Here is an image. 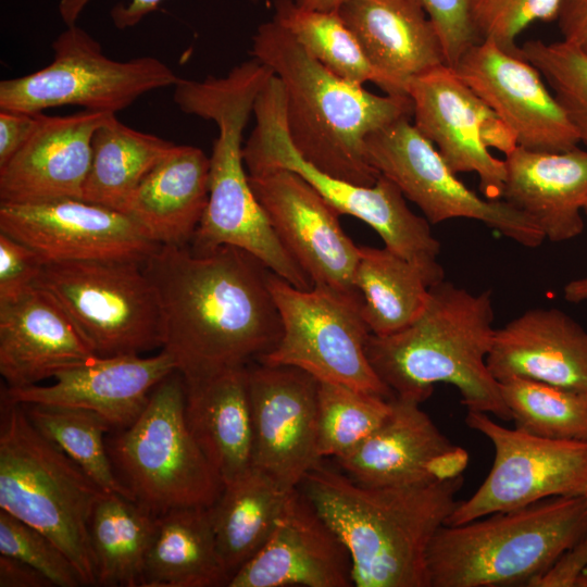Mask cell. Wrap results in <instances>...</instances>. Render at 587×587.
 <instances>
[{"label":"cell","instance_id":"cell-30","mask_svg":"<svg viewBox=\"0 0 587 587\" xmlns=\"http://www.w3.org/2000/svg\"><path fill=\"white\" fill-rule=\"evenodd\" d=\"M229 579L209 508H179L158 516L142 587H222Z\"/></svg>","mask_w":587,"mask_h":587},{"label":"cell","instance_id":"cell-37","mask_svg":"<svg viewBox=\"0 0 587 587\" xmlns=\"http://www.w3.org/2000/svg\"><path fill=\"white\" fill-rule=\"evenodd\" d=\"M499 384L515 428L549 439L587 441V392L521 377Z\"/></svg>","mask_w":587,"mask_h":587},{"label":"cell","instance_id":"cell-20","mask_svg":"<svg viewBox=\"0 0 587 587\" xmlns=\"http://www.w3.org/2000/svg\"><path fill=\"white\" fill-rule=\"evenodd\" d=\"M391 405L379 427L337 459L347 475L366 486L428 484L461 476L469 464L467 451L438 429L421 403L395 396Z\"/></svg>","mask_w":587,"mask_h":587},{"label":"cell","instance_id":"cell-21","mask_svg":"<svg viewBox=\"0 0 587 587\" xmlns=\"http://www.w3.org/2000/svg\"><path fill=\"white\" fill-rule=\"evenodd\" d=\"M350 587L352 562L335 530L298 487L263 548L227 587Z\"/></svg>","mask_w":587,"mask_h":587},{"label":"cell","instance_id":"cell-22","mask_svg":"<svg viewBox=\"0 0 587 587\" xmlns=\"http://www.w3.org/2000/svg\"><path fill=\"white\" fill-rule=\"evenodd\" d=\"M174 371V360L164 350L151 357L95 355L57 372L53 384L5 387L1 395L17 403L88 409L113 429H123L140 416L154 387Z\"/></svg>","mask_w":587,"mask_h":587},{"label":"cell","instance_id":"cell-36","mask_svg":"<svg viewBox=\"0 0 587 587\" xmlns=\"http://www.w3.org/2000/svg\"><path fill=\"white\" fill-rule=\"evenodd\" d=\"M36 430L59 447L107 492L133 500L117 479L107 448L113 430L100 414L83 408L22 403Z\"/></svg>","mask_w":587,"mask_h":587},{"label":"cell","instance_id":"cell-33","mask_svg":"<svg viewBox=\"0 0 587 587\" xmlns=\"http://www.w3.org/2000/svg\"><path fill=\"white\" fill-rule=\"evenodd\" d=\"M175 146L153 134L134 129L116 115L93 134L92 157L82 199L122 211L143 177Z\"/></svg>","mask_w":587,"mask_h":587},{"label":"cell","instance_id":"cell-44","mask_svg":"<svg viewBox=\"0 0 587 587\" xmlns=\"http://www.w3.org/2000/svg\"><path fill=\"white\" fill-rule=\"evenodd\" d=\"M91 0H60L58 10L65 24H77V20ZM163 0H130L127 4L117 3L111 10V18L118 29L136 26L148 14L154 12ZM253 3L259 0H250Z\"/></svg>","mask_w":587,"mask_h":587},{"label":"cell","instance_id":"cell-2","mask_svg":"<svg viewBox=\"0 0 587 587\" xmlns=\"http://www.w3.org/2000/svg\"><path fill=\"white\" fill-rule=\"evenodd\" d=\"M463 476L366 486L322 462L299 488L344 542L355 587H429L427 552L459 500Z\"/></svg>","mask_w":587,"mask_h":587},{"label":"cell","instance_id":"cell-15","mask_svg":"<svg viewBox=\"0 0 587 587\" xmlns=\"http://www.w3.org/2000/svg\"><path fill=\"white\" fill-rule=\"evenodd\" d=\"M408 95L414 126L449 167L455 174L475 173L484 197L501 199L505 163L490 149L505 155L517 142L500 117L446 64L413 78Z\"/></svg>","mask_w":587,"mask_h":587},{"label":"cell","instance_id":"cell-23","mask_svg":"<svg viewBox=\"0 0 587 587\" xmlns=\"http://www.w3.org/2000/svg\"><path fill=\"white\" fill-rule=\"evenodd\" d=\"M114 115L89 110L62 116L39 113L26 142L0 167V202L82 199L93 134Z\"/></svg>","mask_w":587,"mask_h":587},{"label":"cell","instance_id":"cell-5","mask_svg":"<svg viewBox=\"0 0 587 587\" xmlns=\"http://www.w3.org/2000/svg\"><path fill=\"white\" fill-rule=\"evenodd\" d=\"M492 322L489 290L473 294L444 279L429 287L426 305L410 325L389 335L371 334L367 357L395 396L422 403L436 384H449L467 411L511 421L487 365Z\"/></svg>","mask_w":587,"mask_h":587},{"label":"cell","instance_id":"cell-11","mask_svg":"<svg viewBox=\"0 0 587 587\" xmlns=\"http://www.w3.org/2000/svg\"><path fill=\"white\" fill-rule=\"evenodd\" d=\"M142 263H45L35 287L61 305L96 355L141 354L163 345L159 299Z\"/></svg>","mask_w":587,"mask_h":587},{"label":"cell","instance_id":"cell-8","mask_svg":"<svg viewBox=\"0 0 587 587\" xmlns=\"http://www.w3.org/2000/svg\"><path fill=\"white\" fill-rule=\"evenodd\" d=\"M285 91L273 75L258 95L254 127L242 148L248 174L286 168L305 179L339 214L354 216L371 226L385 247L416 265L429 287L445 279L437 259L440 243L429 222L407 204L401 190L382 175L372 186L333 177L305 161L292 146L286 126Z\"/></svg>","mask_w":587,"mask_h":587},{"label":"cell","instance_id":"cell-16","mask_svg":"<svg viewBox=\"0 0 587 587\" xmlns=\"http://www.w3.org/2000/svg\"><path fill=\"white\" fill-rule=\"evenodd\" d=\"M0 232L32 248L45 263L145 262L160 246L124 212L75 198L0 202Z\"/></svg>","mask_w":587,"mask_h":587},{"label":"cell","instance_id":"cell-27","mask_svg":"<svg viewBox=\"0 0 587 587\" xmlns=\"http://www.w3.org/2000/svg\"><path fill=\"white\" fill-rule=\"evenodd\" d=\"M504 201L530 217L546 239L570 240L584 229L587 150L533 151L516 146L505 154Z\"/></svg>","mask_w":587,"mask_h":587},{"label":"cell","instance_id":"cell-14","mask_svg":"<svg viewBox=\"0 0 587 587\" xmlns=\"http://www.w3.org/2000/svg\"><path fill=\"white\" fill-rule=\"evenodd\" d=\"M465 422L490 440L495 457L482 485L458 502L446 524H463L552 497L584 495L587 441L535 436L504 427L477 411H469Z\"/></svg>","mask_w":587,"mask_h":587},{"label":"cell","instance_id":"cell-29","mask_svg":"<svg viewBox=\"0 0 587 587\" xmlns=\"http://www.w3.org/2000/svg\"><path fill=\"white\" fill-rule=\"evenodd\" d=\"M185 419L224 485L253 466L247 366L185 380Z\"/></svg>","mask_w":587,"mask_h":587},{"label":"cell","instance_id":"cell-1","mask_svg":"<svg viewBox=\"0 0 587 587\" xmlns=\"http://www.w3.org/2000/svg\"><path fill=\"white\" fill-rule=\"evenodd\" d=\"M142 265L160 303L162 350L185 380L247 366L277 344L271 271L249 252L159 246Z\"/></svg>","mask_w":587,"mask_h":587},{"label":"cell","instance_id":"cell-10","mask_svg":"<svg viewBox=\"0 0 587 587\" xmlns=\"http://www.w3.org/2000/svg\"><path fill=\"white\" fill-rule=\"evenodd\" d=\"M268 288L279 313L282 334L258 362L295 366L320 382L387 399L395 397L369 360L366 346L372 333L358 290L342 291L319 285L301 289L272 272Z\"/></svg>","mask_w":587,"mask_h":587},{"label":"cell","instance_id":"cell-39","mask_svg":"<svg viewBox=\"0 0 587 587\" xmlns=\"http://www.w3.org/2000/svg\"><path fill=\"white\" fill-rule=\"evenodd\" d=\"M522 57L544 77L580 142L587 145V54L564 40H528Z\"/></svg>","mask_w":587,"mask_h":587},{"label":"cell","instance_id":"cell-13","mask_svg":"<svg viewBox=\"0 0 587 587\" xmlns=\"http://www.w3.org/2000/svg\"><path fill=\"white\" fill-rule=\"evenodd\" d=\"M365 150L370 163L395 183L430 224L474 220L527 248H536L546 239L526 214L503 199L482 198L462 183L410 116L370 134Z\"/></svg>","mask_w":587,"mask_h":587},{"label":"cell","instance_id":"cell-28","mask_svg":"<svg viewBox=\"0 0 587 587\" xmlns=\"http://www.w3.org/2000/svg\"><path fill=\"white\" fill-rule=\"evenodd\" d=\"M210 158L176 145L140 182L121 212L160 246H188L209 200Z\"/></svg>","mask_w":587,"mask_h":587},{"label":"cell","instance_id":"cell-9","mask_svg":"<svg viewBox=\"0 0 587 587\" xmlns=\"http://www.w3.org/2000/svg\"><path fill=\"white\" fill-rule=\"evenodd\" d=\"M107 448L120 483L155 516L210 508L224 488L186 423L185 384L177 371L154 387L130 426L110 432Z\"/></svg>","mask_w":587,"mask_h":587},{"label":"cell","instance_id":"cell-38","mask_svg":"<svg viewBox=\"0 0 587 587\" xmlns=\"http://www.w3.org/2000/svg\"><path fill=\"white\" fill-rule=\"evenodd\" d=\"M391 399L345 385L320 382L317 451L323 460L345 455L388 417Z\"/></svg>","mask_w":587,"mask_h":587},{"label":"cell","instance_id":"cell-48","mask_svg":"<svg viewBox=\"0 0 587 587\" xmlns=\"http://www.w3.org/2000/svg\"><path fill=\"white\" fill-rule=\"evenodd\" d=\"M52 582L34 566L0 554V587H53Z\"/></svg>","mask_w":587,"mask_h":587},{"label":"cell","instance_id":"cell-35","mask_svg":"<svg viewBox=\"0 0 587 587\" xmlns=\"http://www.w3.org/2000/svg\"><path fill=\"white\" fill-rule=\"evenodd\" d=\"M273 20L337 76L359 85L372 82L384 91L383 78L337 11L305 9L295 0H274Z\"/></svg>","mask_w":587,"mask_h":587},{"label":"cell","instance_id":"cell-52","mask_svg":"<svg viewBox=\"0 0 587 587\" xmlns=\"http://www.w3.org/2000/svg\"><path fill=\"white\" fill-rule=\"evenodd\" d=\"M584 214H585L586 220H587V205L584 208Z\"/></svg>","mask_w":587,"mask_h":587},{"label":"cell","instance_id":"cell-24","mask_svg":"<svg viewBox=\"0 0 587 587\" xmlns=\"http://www.w3.org/2000/svg\"><path fill=\"white\" fill-rule=\"evenodd\" d=\"M336 11L387 95L409 96L413 78L446 64L437 30L419 0H344Z\"/></svg>","mask_w":587,"mask_h":587},{"label":"cell","instance_id":"cell-41","mask_svg":"<svg viewBox=\"0 0 587 587\" xmlns=\"http://www.w3.org/2000/svg\"><path fill=\"white\" fill-rule=\"evenodd\" d=\"M0 554L23 561L54 586H84L73 562L46 534L0 509Z\"/></svg>","mask_w":587,"mask_h":587},{"label":"cell","instance_id":"cell-6","mask_svg":"<svg viewBox=\"0 0 587 587\" xmlns=\"http://www.w3.org/2000/svg\"><path fill=\"white\" fill-rule=\"evenodd\" d=\"M585 534L584 495L445 524L427 552L429 587L527 586Z\"/></svg>","mask_w":587,"mask_h":587},{"label":"cell","instance_id":"cell-3","mask_svg":"<svg viewBox=\"0 0 587 587\" xmlns=\"http://www.w3.org/2000/svg\"><path fill=\"white\" fill-rule=\"evenodd\" d=\"M251 54L283 84L287 132L299 154L333 177L374 185L380 174L369 161L365 139L412 117L410 97L375 95L337 76L274 20L258 27Z\"/></svg>","mask_w":587,"mask_h":587},{"label":"cell","instance_id":"cell-32","mask_svg":"<svg viewBox=\"0 0 587 587\" xmlns=\"http://www.w3.org/2000/svg\"><path fill=\"white\" fill-rule=\"evenodd\" d=\"M157 519L120 494L108 492L99 500L89 523L96 586L142 587Z\"/></svg>","mask_w":587,"mask_h":587},{"label":"cell","instance_id":"cell-40","mask_svg":"<svg viewBox=\"0 0 587 587\" xmlns=\"http://www.w3.org/2000/svg\"><path fill=\"white\" fill-rule=\"evenodd\" d=\"M561 0H470L473 27L482 40L522 57L516 37L536 21L557 20Z\"/></svg>","mask_w":587,"mask_h":587},{"label":"cell","instance_id":"cell-26","mask_svg":"<svg viewBox=\"0 0 587 587\" xmlns=\"http://www.w3.org/2000/svg\"><path fill=\"white\" fill-rule=\"evenodd\" d=\"M95 355L71 317L42 289L0 303V374L7 388L37 385Z\"/></svg>","mask_w":587,"mask_h":587},{"label":"cell","instance_id":"cell-17","mask_svg":"<svg viewBox=\"0 0 587 587\" xmlns=\"http://www.w3.org/2000/svg\"><path fill=\"white\" fill-rule=\"evenodd\" d=\"M320 380L289 365H247L253 425V466L288 489L322 462L317 451Z\"/></svg>","mask_w":587,"mask_h":587},{"label":"cell","instance_id":"cell-51","mask_svg":"<svg viewBox=\"0 0 587 587\" xmlns=\"http://www.w3.org/2000/svg\"><path fill=\"white\" fill-rule=\"evenodd\" d=\"M575 587H587V567L582 572L576 580Z\"/></svg>","mask_w":587,"mask_h":587},{"label":"cell","instance_id":"cell-7","mask_svg":"<svg viewBox=\"0 0 587 587\" xmlns=\"http://www.w3.org/2000/svg\"><path fill=\"white\" fill-rule=\"evenodd\" d=\"M108 492L39 434L22 403L1 395L0 509L53 540L84 586H96L89 523Z\"/></svg>","mask_w":587,"mask_h":587},{"label":"cell","instance_id":"cell-50","mask_svg":"<svg viewBox=\"0 0 587 587\" xmlns=\"http://www.w3.org/2000/svg\"><path fill=\"white\" fill-rule=\"evenodd\" d=\"M342 1L344 0H295V2L302 8L325 12L336 11Z\"/></svg>","mask_w":587,"mask_h":587},{"label":"cell","instance_id":"cell-46","mask_svg":"<svg viewBox=\"0 0 587 587\" xmlns=\"http://www.w3.org/2000/svg\"><path fill=\"white\" fill-rule=\"evenodd\" d=\"M38 114L0 110V167L26 142L36 126Z\"/></svg>","mask_w":587,"mask_h":587},{"label":"cell","instance_id":"cell-42","mask_svg":"<svg viewBox=\"0 0 587 587\" xmlns=\"http://www.w3.org/2000/svg\"><path fill=\"white\" fill-rule=\"evenodd\" d=\"M440 39L445 63L454 68L465 52L478 43L470 15V0H419Z\"/></svg>","mask_w":587,"mask_h":587},{"label":"cell","instance_id":"cell-53","mask_svg":"<svg viewBox=\"0 0 587 587\" xmlns=\"http://www.w3.org/2000/svg\"><path fill=\"white\" fill-rule=\"evenodd\" d=\"M584 496H585V498H586V500H587V488H586V490H585V492H584Z\"/></svg>","mask_w":587,"mask_h":587},{"label":"cell","instance_id":"cell-12","mask_svg":"<svg viewBox=\"0 0 587 587\" xmlns=\"http://www.w3.org/2000/svg\"><path fill=\"white\" fill-rule=\"evenodd\" d=\"M53 59L27 75L0 82V110L32 114L61 105L116 114L150 91L175 86L180 77L158 58L116 61L77 24L52 42Z\"/></svg>","mask_w":587,"mask_h":587},{"label":"cell","instance_id":"cell-18","mask_svg":"<svg viewBox=\"0 0 587 587\" xmlns=\"http://www.w3.org/2000/svg\"><path fill=\"white\" fill-rule=\"evenodd\" d=\"M248 175L275 233L313 286L355 291L352 277L359 247L340 226L339 213L290 170Z\"/></svg>","mask_w":587,"mask_h":587},{"label":"cell","instance_id":"cell-49","mask_svg":"<svg viewBox=\"0 0 587 587\" xmlns=\"http://www.w3.org/2000/svg\"><path fill=\"white\" fill-rule=\"evenodd\" d=\"M563 297L572 303L587 301V275L567 283L563 288Z\"/></svg>","mask_w":587,"mask_h":587},{"label":"cell","instance_id":"cell-34","mask_svg":"<svg viewBox=\"0 0 587 587\" xmlns=\"http://www.w3.org/2000/svg\"><path fill=\"white\" fill-rule=\"evenodd\" d=\"M352 284L362 297V313L373 335L410 325L423 311L429 285L423 272L388 248L359 247Z\"/></svg>","mask_w":587,"mask_h":587},{"label":"cell","instance_id":"cell-4","mask_svg":"<svg viewBox=\"0 0 587 587\" xmlns=\"http://www.w3.org/2000/svg\"><path fill=\"white\" fill-rule=\"evenodd\" d=\"M273 71L252 58L223 77L180 78L174 102L187 114L213 121L218 129L210 157L209 200L189 247L242 249L295 287L313 283L282 243L249 183L242 138L255 99Z\"/></svg>","mask_w":587,"mask_h":587},{"label":"cell","instance_id":"cell-43","mask_svg":"<svg viewBox=\"0 0 587 587\" xmlns=\"http://www.w3.org/2000/svg\"><path fill=\"white\" fill-rule=\"evenodd\" d=\"M43 266L32 248L0 232V303L16 301L34 289Z\"/></svg>","mask_w":587,"mask_h":587},{"label":"cell","instance_id":"cell-31","mask_svg":"<svg viewBox=\"0 0 587 587\" xmlns=\"http://www.w3.org/2000/svg\"><path fill=\"white\" fill-rule=\"evenodd\" d=\"M291 491L255 466L224 485L209 509L217 551L229 578L266 544Z\"/></svg>","mask_w":587,"mask_h":587},{"label":"cell","instance_id":"cell-19","mask_svg":"<svg viewBox=\"0 0 587 587\" xmlns=\"http://www.w3.org/2000/svg\"><path fill=\"white\" fill-rule=\"evenodd\" d=\"M454 71L509 127L517 146L559 152L580 142L540 72L523 57L482 40L465 52Z\"/></svg>","mask_w":587,"mask_h":587},{"label":"cell","instance_id":"cell-25","mask_svg":"<svg viewBox=\"0 0 587 587\" xmlns=\"http://www.w3.org/2000/svg\"><path fill=\"white\" fill-rule=\"evenodd\" d=\"M487 365L498 382L521 377L587 392V330L559 309L527 310L496 328Z\"/></svg>","mask_w":587,"mask_h":587},{"label":"cell","instance_id":"cell-47","mask_svg":"<svg viewBox=\"0 0 587 587\" xmlns=\"http://www.w3.org/2000/svg\"><path fill=\"white\" fill-rule=\"evenodd\" d=\"M555 21L562 40L587 54V0H561Z\"/></svg>","mask_w":587,"mask_h":587},{"label":"cell","instance_id":"cell-45","mask_svg":"<svg viewBox=\"0 0 587 587\" xmlns=\"http://www.w3.org/2000/svg\"><path fill=\"white\" fill-rule=\"evenodd\" d=\"M586 567L587 534L563 551L544 573L534 577L527 587H575Z\"/></svg>","mask_w":587,"mask_h":587}]
</instances>
